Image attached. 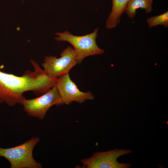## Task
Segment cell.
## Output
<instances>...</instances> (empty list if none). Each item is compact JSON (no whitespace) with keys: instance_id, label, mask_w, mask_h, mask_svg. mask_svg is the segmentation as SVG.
<instances>
[{"instance_id":"1","label":"cell","mask_w":168,"mask_h":168,"mask_svg":"<svg viewBox=\"0 0 168 168\" xmlns=\"http://www.w3.org/2000/svg\"><path fill=\"white\" fill-rule=\"evenodd\" d=\"M30 61L35 70L26 71L21 76L3 72L0 70V104L9 106L21 105L25 98L24 92L32 91L37 96H41L56 86L58 78L49 77L36 62Z\"/></svg>"},{"instance_id":"2","label":"cell","mask_w":168,"mask_h":168,"mask_svg":"<svg viewBox=\"0 0 168 168\" xmlns=\"http://www.w3.org/2000/svg\"><path fill=\"white\" fill-rule=\"evenodd\" d=\"M98 28L90 34L83 36H76L68 30L55 33L54 39L58 42L66 41L71 44L75 51L77 64H80L86 58L103 54L104 50L97 46L96 40L98 36Z\"/></svg>"},{"instance_id":"3","label":"cell","mask_w":168,"mask_h":168,"mask_svg":"<svg viewBox=\"0 0 168 168\" xmlns=\"http://www.w3.org/2000/svg\"><path fill=\"white\" fill-rule=\"evenodd\" d=\"M40 140L38 137H33L14 147H0V156L9 161L11 168H42L41 164L36 161L33 156L34 148Z\"/></svg>"},{"instance_id":"4","label":"cell","mask_w":168,"mask_h":168,"mask_svg":"<svg viewBox=\"0 0 168 168\" xmlns=\"http://www.w3.org/2000/svg\"><path fill=\"white\" fill-rule=\"evenodd\" d=\"M63 104L56 86L45 94L36 98L23 99L21 105L30 116L42 120L50 108L53 105Z\"/></svg>"},{"instance_id":"5","label":"cell","mask_w":168,"mask_h":168,"mask_svg":"<svg viewBox=\"0 0 168 168\" xmlns=\"http://www.w3.org/2000/svg\"><path fill=\"white\" fill-rule=\"evenodd\" d=\"M59 58L52 55L46 56L41 64L43 69L49 77L56 79L68 73L77 64L75 51L68 46L60 54Z\"/></svg>"},{"instance_id":"6","label":"cell","mask_w":168,"mask_h":168,"mask_svg":"<svg viewBox=\"0 0 168 168\" xmlns=\"http://www.w3.org/2000/svg\"><path fill=\"white\" fill-rule=\"evenodd\" d=\"M130 149H115L106 152L97 151L90 157L82 159L83 168H128L132 163H121L117 161L119 157L131 153Z\"/></svg>"},{"instance_id":"7","label":"cell","mask_w":168,"mask_h":168,"mask_svg":"<svg viewBox=\"0 0 168 168\" xmlns=\"http://www.w3.org/2000/svg\"><path fill=\"white\" fill-rule=\"evenodd\" d=\"M63 104H71L73 101L82 104L86 100H92L94 97L91 92L80 91L71 80L69 73L58 78L56 85Z\"/></svg>"},{"instance_id":"8","label":"cell","mask_w":168,"mask_h":168,"mask_svg":"<svg viewBox=\"0 0 168 168\" xmlns=\"http://www.w3.org/2000/svg\"><path fill=\"white\" fill-rule=\"evenodd\" d=\"M129 0H112L111 12L105 21L107 29L115 28L120 22L121 15L126 12V6Z\"/></svg>"},{"instance_id":"9","label":"cell","mask_w":168,"mask_h":168,"mask_svg":"<svg viewBox=\"0 0 168 168\" xmlns=\"http://www.w3.org/2000/svg\"><path fill=\"white\" fill-rule=\"evenodd\" d=\"M153 0H129L127 5L126 12L128 17L133 18L136 15V10L141 8L145 10L146 13L152 10Z\"/></svg>"},{"instance_id":"10","label":"cell","mask_w":168,"mask_h":168,"mask_svg":"<svg viewBox=\"0 0 168 168\" xmlns=\"http://www.w3.org/2000/svg\"><path fill=\"white\" fill-rule=\"evenodd\" d=\"M147 22L150 28L160 25L168 26V12L159 15L151 16L147 19Z\"/></svg>"}]
</instances>
